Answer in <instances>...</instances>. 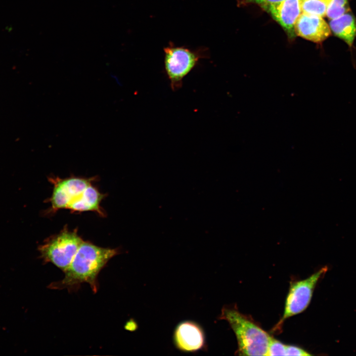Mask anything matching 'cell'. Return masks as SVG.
<instances>
[{"mask_svg":"<svg viewBox=\"0 0 356 356\" xmlns=\"http://www.w3.org/2000/svg\"><path fill=\"white\" fill-rule=\"evenodd\" d=\"M84 240L77 230L64 228L59 233L47 238L38 247L40 257L64 271L69 267Z\"/></svg>","mask_w":356,"mask_h":356,"instance_id":"4","label":"cell"},{"mask_svg":"<svg viewBox=\"0 0 356 356\" xmlns=\"http://www.w3.org/2000/svg\"><path fill=\"white\" fill-rule=\"evenodd\" d=\"M296 35L316 43H320L331 34L329 25L322 17L302 13L295 25Z\"/></svg>","mask_w":356,"mask_h":356,"instance_id":"9","label":"cell"},{"mask_svg":"<svg viewBox=\"0 0 356 356\" xmlns=\"http://www.w3.org/2000/svg\"><path fill=\"white\" fill-rule=\"evenodd\" d=\"M111 77H112V78L113 79H114V80L115 79V82H116L117 84H119V83H120V82H119V79H118V78H117V77H116L115 75H111Z\"/></svg>","mask_w":356,"mask_h":356,"instance_id":"17","label":"cell"},{"mask_svg":"<svg viewBox=\"0 0 356 356\" xmlns=\"http://www.w3.org/2000/svg\"><path fill=\"white\" fill-rule=\"evenodd\" d=\"M104 197V195L91 184L68 206L67 209L72 212L93 211L103 217L105 213L100 207V203Z\"/></svg>","mask_w":356,"mask_h":356,"instance_id":"10","label":"cell"},{"mask_svg":"<svg viewBox=\"0 0 356 356\" xmlns=\"http://www.w3.org/2000/svg\"><path fill=\"white\" fill-rule=\"evenodd\" d=\"M331 0H300L303 13L323 17Z\"/></svg>","mask_w":356,"mask_h":356,"instance_id":"12","label":"cell"},{"mask_svg":"<svg viewBox=\"0 0 356 356\" xmlns=\"http://www.w3.org/2000/svg\"><path fill=\"white\" fill-rule=\"evenodd\" d=\"M49 180L53 186L51 196L48 200L51 206L50 211L55 212L59 209H67L72 202L92 184L94 178L51 177Z\"/></svg>","mask_w":356,"mask_h":356,"instance_id":"6","label":"cell"},{"mask_svg":"<svg viewBox=\"0 0 356 356\" xmlns=\"http://www.w3.org/2000/svg\"><path fill=\"white\" fill-rule=\"evenodd\" d=\"M218 319L226 320L234 332L238 355L267 356L272 337L252 319L240 312L236 306H223Z\"/></svg>","mask_w":356,"mask_h":356,"instance_id":"2","label":"cell"},{"mask_svg":"<svg viewBox=\"0 0 356 356\" xmlns=\"http://www.w3.org/2000/svg\"><path fill=\"white\" fill-rule=\"evenodd\" d=\"M329 26L331 32L343 40L350 47L356 37V18L350 12L331 19Z\"/></svg>","mask_w":356,"mask_h":356,"instance_id":"11","label":"cell"},{"mask_svg":"<svg viewBox=\"0 0 356 356\" xmlns=\"http://www.w3.org/2000/svg\"><path fill=\"white\" fill-rule=\"evenodd\" d=\"M327 270V267H324L306 279L291 282L284 313L273 329L274 331L280 330L286 319L306 309L310 304L316 283Z\"/></svg>","mask_w":356,"mask_h":356,"instance_id":"5","label":"cell"},{"mask_svg":"<svg viewBox=\"0 0 356 356\" xmlns=\"http://www.w3.org/2000/svg\"><path fill=\"white\" fill-rule=\"evenodd\" d=\"M286 345L271 337L267 356H286Z\"/></svg>","mask_w":356,"mask_h":356,"instance_id":"14","label":"cell"},{"mask_svg":"<svg viewBox=\"0 0 356 356\" xmlns=\"http://www.w3.org/2000/svg\"><path fill=\"white\" fill-rule=\"evenodd\" d=\"M308 352L297 346L286 345V356H311Z\"/></svg>","mask_w":356,"mask_h":356,"instance_id":"15","label":"cell"},{"mask_svg":"<svg viewBox=\"0 0 356 356\" xmlns=\"http://www.w3.org/2000/svg\"><path fill=\"white\" fill-rule=\"evenodd\" d=\"M282 0H245V2L255 3L261 6L262 5L273 3Z\"/></svg>","mask_w":356,"mask_h":356,"instance_id":"16","label":"cell"},{"mask_svg":"<svg viewBox=\"0 0 356 356\" xmlns=\"http://www.w3.org/2000/svg\"><path fill=\"white\" fill-rule=\"evenodd\" d=\"M164 65L166 75L173 91L182 87L184 78L196 66L199 60L206 57L207 51L195 50L173 44L164 48Z\"/></svg>","mask_w":356,"mask_h":356,"instance_id":"3","label":"cell"},{"mask_svg":"<svg viewBox=\"0 0 356 356\" xmlns=\"http://www.w3.org/2000/svg\"><path fill=\"white\" fill-rule=\"evenodd\" d=\"M350 10L348 0H331L326 16L330 20L336 18Z\"/></svg>","mask_w":356,"mask_h":356,"instance_id":"13","label":"cell"},{"mask_svg":"<svg viewBox=\"0 0 356 356\" xmlns=\"http://www.w3.org/2000/svg\"><path fill=\"white\" fill-rule=\"evenodd\" d=\"M119 253L118 249L102 248L83 241L72 262L64 271V278L53 282L48 287L52 289L78 290L87 283L94 293L98 290L97 277L108 262Z\"/></svg>","mask_w":356,"mask_h":356,"instance_id":"1","label":"cell"},{"mask_svg":"<svg viewBox=\"0 0 356 356\" xmlns=\"http://www.w3.org/2000/svg\"><path fill=\"white\" fill-rule=\"evenodd\" d=\"M173 341L175 347L184 353H195L207 349L203 329L197 322L184 320L175 329Z\"/></svg>","mask_w":356,"mask_h":356,"instance_id":"7","label":"cell"},{"mask_svg":"<svg viewBox=\"0 0 356 356\" xmlns=\"http://www.w3.org/2000/svg\"><path fill=\"white\" fill-rule=\"evenodd\" d=\"M260 7L282 27L289 38L295 37V25L301 12L300 0H283Z\"/></svg>","mask_w":356,"mask_h":356,"instance_id":"8","label":"cell"}]
</instances>
